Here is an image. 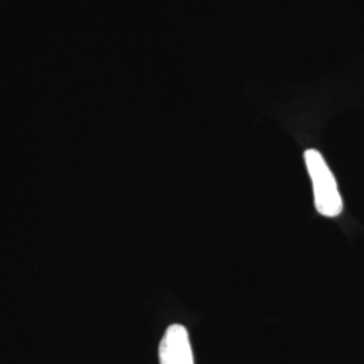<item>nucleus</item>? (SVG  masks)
Masks as SVG:
<instances>
[{"label":"nucleus","mask_w":364,"mask_h":364,"mask_svg":"<svg viewBox=\"0 0 364 364\" xmlns=\"http://www.w3.org/2000/svg\"><path fill=\"white\" fill-rule=\"evenodd\" d=\"M304 158L312 181L317 212L326 218H338L343 210V200L332 170L321 153L314 149L306 150Z\"/></svg>","instance_id":"nucleus-1"},{"label":"nucleus","mask_w":364,"mask_h":364,"mask_svg":"<svg viewBox=\"0 0 364 364\" xmlns=\"http://www.w3.org/2000/svg\"><path fill=\"white\" fill-rule=\"evenodd\" d=\"M159 363L195 364L188 329L180 324L170 326L159 344Z\"/></svg>","instance_id":"nucleus-2"}]
</instances>
